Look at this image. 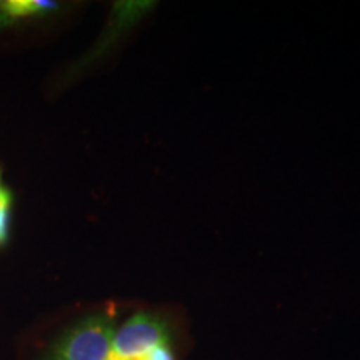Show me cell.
<instances>
[{"label": "cell", "instance_id": "277c9868", "mask_svg": "<svg viewBox=\"0 0 360 360\" xmlns=\"http://www.w3.org/2000/svg\"><path fill=\"white\" fill-rule=\"evenodd\" d=\"M11 205H12V193L6 188V191L0 193V247L6 245V242L8 238Z\"/></svg>", "mask_w": 360, "mask_h": 360}, {"label": "cell", "instance_id": "52a82bcc", "mask_svg": "<svg viewBox=\"0 0 360 360\" xmlns=\"http://www.w3.org/2000/svg\"><path fill=\"white\" fill-rule=\"evenodd\" d=\"M2 20H4V19H0V22H2Z\"/></svg>", "mask_w": 360, "mask_h": 360}, {"label": "cell", "instance_id": "7a4b0ae2", "mask_svg": "<svg viewBox=\"0 0 360 360\" xmlns=\"http://www.w3.org/2000/svg\"><path fill=\"white\" fill-rule=\"evenodd\" d=\"M164 344H172L169 323L157 314H135L120 328H115L112 355L122 359L143 357Z\"/></svg>", "mask_w": 360, "mask_h": 360}, {"label": "cell", "instance_id": "8992f818", "mask_svg": "<svg viewBox=\"0 0 360 360\" xmlns=\"http://www.w3.org/2000/svg\"><path fill=\"white\" fill-rule=\"evenodd\" d=\"M4 191H6V187H4V186H2V180H0V193H2Z\"/></svg>", "mask_w": 360, "mask_h": 360}, {"label": "cell", "instance_id": "6da1fadb", "mask_svg": "<svg viewBox=\"0 0 360 360\" xmlns=\"http://www.w3.org/2000/svg\"><path fill=\"white\" fill-rule=\"evenodd\" d=\"M115 326L110 314H94L58 339L49 360H109Z\"/></svg>", "mask_w": 360, "mask_h": 360}, {"label": "cell", "instance_id": "3957f363", "mask_svg": "<svg viewBox=\"0 0 360 360\" xmlns=\"http://www.w3.org/2000/svg\"><path fill=\"white\" fill-rule=\"evenodd\" d=\"M57 7L58 4L51 2V0H2L0 2V17L4 20L27 19V17L52 12Z\"/></svg>", "mask_w": 360, "mask_h": 360}, {"label": "cell", "instance_id": "5b68a950", "mask_svg": "<svg viewBox=\"0 0 360 360\" xmlns=\"http://www.w3.org/2000/svg\"><path fill=\"white\" fill-rule=\"evenodd\" d=\"M143 360H175V354L172 350V344H164L150 350Z\"/></svg>", "mask_w": 360, "mask_h": 360}]
</instances>
